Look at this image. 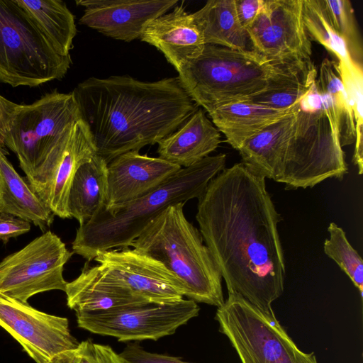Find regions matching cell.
<instances>
[{
    "label": "cell",
    "mask_w": 363,
    "mask_h": 363,
    "mask_svg": "<svg viewBox=\"0 0 363 363\" xmlns=\"http://www.w3.org/2000/svg\"><path fill=\"white\" fill-rule=\"evenodd\" d=\"M315 67L271 61L254 50L206 45L179 72L192 101L207 113L229 103L247 101L262 91L306 78Z\"/></svg>",
    "instance_id": "4"
},
{
    "label": "cell",
    "mask_w": 363,
    "mask_h": 363,
    "mask_svg": "<svg viewBox=\"0 0 363 363\" xmlns=\"http://www.w3.org/2000/svg\"><path fill=\"white\" fill-rule=\"evenodd\" d=\"M79 119L72 92L54 91L18 105L9 123L4 145L16 154L30 187L46 204L69 127Z\"/></svg>",
    "instance_id": "6"
},
{
    "label": "cell",
    "mask_w": 363,
    "mask_h": 363,
    "mask_svg": "<svg viewBox=\"0 0 363 363\" xmlns=\"http://www.w3.org/2000/svg\"><path fill=\"white\" fill-rule=\"evenodd\" d=\"M125 363H193L168 354L149 352L138 342H130L119 353Z\"/></svg>",
    "instance_id": "34"
},
{
    "label": "cell",
    "mask_w": 363,
    "mask_h": 363,
    "mask_svg": "<svg viewBox=\"0 0 363 363\" xmlns=\"http://www.w3.org/2000/svg\"><path fill=\"white\" fill-rule=\"evenodd\" d=\"M265 179L242 162L225 168L198 198L196 220L228 293L270 313L284 292L286 267L282 218Z\"/></svg>",
    "instance_id": "1"
},
{
    "label": "cell",
    "mask_w": 363,
    "mask_h": 363,
    "mask_svg": "<svg viewBox=\"0 0 363 363\" xmlns=\"http://www.w3.org/2000/svg\"><path fill=\"white\" fill-rule=\"evenodd\" d=\"M319 2L329 24L345 42L352 60L361 59V40L351 2L349 0H319Z\"/></svg>",
    "instance_id": "30"
},
{
    "label": "cell",
    "mask_w": 363,
    "mask_h": 363,
    "mask_svg": "<svg viewBox=\"0 0 363 363\" xmlns=\"http://www.w3.org/2000/svg\"><path fill=\"white\" fill-rule=\"evenodd\" d=\"M293 110H279L250 101H238L219 106L208 113L226 142L238 150L245 141Z\"/></svg>",
    "instance_id": "22"
},
{
    "label": "cell",
    "mask_w": 363,
    "mask_h": 363,
    "mask_svg": "<svg viewBox=\"0 0 363 363\" xmlns=\"http://www.w3.org/2000/svg\"><path fill=\"white\" fill-rule=\"evenodd\" d=\"M106 162L96 154L75 172L69 188L67 208L79 225L89 221L105 205L107 197Z\"/></svg>",
    "instance_id": "24"
},
{
    "label": "cell",
    "mask_w": 363,
    "mask_h": 363,
    "mask_svg": "<svg viewBox=\"0 0 363 363\" xmlns=\"http://www.w3.org/2000/svg\"><path fill=\"white\" fill-rule=\"evenodd\" d=\"M334 65L343 84L354 118L356 139L352 162L360 164L363 162L362 69L361 65L356 62L350 66L342 62Z\"/></svg>",
    "instance_id": "31"
},
{
    "label": "cell",
    "mask_w": 363,
    "mask_h": 363,
    "mask_svg": "<svg viewBox=\"0 0 363 363\" xmlns=\"http://www.w3.org/2000/svg\"><path fill=\"white\" fill-rule=\"evenodd\" d=\"M317 76L315 71L302 79L268 88L251 96L247 101L279 110H292L317 79Z\"/></svg>",
    "instance_id": "32"
},
{
    "label": "cell",
    "mask_w": 363,
    "mask_h": 363,
    "mask_svg": "<svg viewBox=\"0 0 363 363\" xmlns=\"http://www.w3.org/2000/svg\"><path fill=\"white\" fill-rule=\"evenodd\" d=\"M19 104L0 95V148L4 145V138L10 120Z\"/></svg>",
    "instance_id": "37"
},
{
    "label": "cell",
    "mask_w": 363,
    "mask_h": 363,
    "mask_svg": "<svg viewBox=\"0 0 363 363\" xmlns=\"http://www.w3.org/2000/svg\"><path fill=\"white\" fill-rule=\"evenodd\" d=\"M200 308L191 299L168 303L147 302L106 310L76 312L78 327L111 336L119 342L158 340L173 335L199 315Z\"/></svg>",
    "instance_id": "10"
},
{
    "label": "cell",
    "mask_w": 363,
    "mask_h": 363,
    "mask_svg": "<svg viewBox=\"0 0 363 363\" xmlns=\"http://www.w3.org/2000/svg\"><path fill=\"white\" fill-rule=\"evenodd\" d=\"M329 238L323 244L325 254L349 277L363 296V261L349 242L343 229L335 223L328 228Z\"/></svg>",
    "instance_id": "29"
},
{
    "label": "cell",
    "mask_w": 363,
    "mask_h": 363,
    "mask_svg": "<svg viewBox=\"0 0 363 363\" xmlns=\"http://www.w3.org/2000/svg\"><path fill=\"white\" fill-rule=\"evenodd\" d=\"M0 326L35 363H48L57 354L77 347L67 318L40 311L0 292Z\"/></svg>",
    "instance_id": "13"
},
{
    "label": "cell",
    "mask_w": 363,
    "mask_h": 363,
    "mask_svg": "<svg viewBox=\"0 0 363 363\" xmlns=\"http://www.w3.org/2000/svg\"><path fill=\"white\" fill-rule=\"evenodd\" d=\"M30 229V222L14 215L0 211V239L4 243L8 242L11 238H16L28 233Z\"/></svg>",
    "instance_id": "35"
},
{
    "label": "cell",
    "mask_w": 363,
    "mask_h": 363,
    "mask_svg": "<svg viewBox=\"0 0 363 363\" xmlns=\"http://www.w3.org/2000/svg\"><path fill=\"white\" fill-rule=\"evenodd\" d=\"M303 0H264L247 32L252 50L284 64L308 65L312 45L302 17Z\"/></svg>",
    "instance_id": "12"
},
{
    "label": "cell",
    "mask_w": 363,
    "mask_h": 363,
    "mask_svg": "<svg viewBox=\"0 0 363 363\" xmlns=\"http://www.w3.org/2000/svg\"><path fill=\"white\" fill-rule=\"evenodd\" d=\"M220 136L205 111L198 108L176 131L158 143V157L182 168L190 167L215 151Z\"/></svg>",
    "instance_id": "19"
},
{
    "label": "cell",
    "mask_w": 363,
    "mask_h": 363,
    "mask_svg": "<svg viewBox=\"0 0 363 363\" xmlns=\"http://www.w3.org/2000/svg\"><path fill=\"white\" fill-rule=\"evenodd\" d=\"M0 211L32 222L41 229L50 226L55 216L28 182L15 170L1 148Z\"/></svg>",
    "instance_id": "23"
},
{
    "label": "cell",
    "mask_w": 363,
    "mask_h": 363,
    "mask_svg": "<svg viewBox=\"0 0 363 363\" xmlns=\"http://www.w3.org/2000/svg\"><path fill=\"white\" fill-rule=\"evenodd\" d=\"M316 84L319 89L329 95L333 101L337 119L341 147L354 143L356 139L354 114L335 65L328 58H325L320 64Z\"/></svg>",
    "instance_id": "27"
},
{
    "label": "cell",
    "mask_w": 363,
    "mask_h": 363,
    "mask_svg": "<svg viewBox=\"0 0 363 363\" xmlns=\"http://www.w3.org/2000/svg\"><path fill=\"white\" fill-rule=\"evenodd\" d=\"M295 119L294 108L291 113L245 141L238 150L242 162L266 179L278 182L284 169Z\"/></svg>",
    "instance_id": "20"
},
{
    "label": "cell",
    "mask_w": 363,
    "mask_h": 363,
    "mask_svg": "<svg viewBox=\"0 0 363 363\" xmlns=\"http://www.w3.org/2000/svg\"><path fill=\"white\" fill-rule=\"evenodd\" d=\"M192 14L206 45L253 50L247 32L238 18L235 0H210Z\"/></svg>",
    "instance_id": "25"
},
{
    "label": "cell",
    "mask_w": 363,
    "mask_h": 363,
    "mask_svg": "<svg viewBox=\"0 0 363 363\" xmlns=\"http://www.w3.org/2000/svg\"><path fill=\"white\" fill-rule=\"evenodd\" d=\"M215 320L241 363H318L301 350L277 319L236 294L218 307Z\"/></svg>",
    "instance_id": "9"
},
{
    "label": "cell",
    "mask_w": 363,
    "mask_h": 363,
    "mask_svg": "<svg viewBox=\"0 0 363 363\" xmlns=\"http://www.w3.org/2000/svg\"><path fill=\"white\" fill-rule=\"evenodd\" d=\"M48 363L125 362L111 346L95 343L88 339L80 342L77 347L74 349L57 354Z\"/></svg>",
    "instance_id": "33"
},
{
    "label": "cell",
    "mask_w": 363,
    "mask_h": 363,
    "mask_svg": "<svg viewBox=\"0 0 363 363\" xmlns=\"http://www.w3.org/2000/svg\"><path fill=\"white\" fill-rule=\"evenodd\" d=\"M72 64L35 26L16 0H0V82L37 86L61 79Z\"/></svg>",
    "instance_id": "8"
},
{
    "label": "cell",
    "mask_w": 363,
    "mask_h": 363,
    "mask_svg": "<svg viewBox=\"0 0 363 363\" xmlns=\"http://www.w3.org/2000/svg\"><path fill=\"white\" fill-rule=\"evenodd\" d=\"M65 294L68 307L75 312L106 310L147 303L128 286L104 273L99 265L87 262L80 274L67 282Z\"/></svg>",
    "instance_id": "18"
},
{
    "label": "cell",
    "mask_w": 363,
    "mask_h": 363,
    "mask_svg": "<svg viewBox=\"0 0 363 363\" xmlns=\"http://www.w3.org/2000/svg\"><path fill=\"white\" fill-rule=\"evenodd\" d=\"M177 4L150 21L140 39L157 48L179 72L202 53L206 43L193 14L183 3Z\"/></svg>",
    "instance_id": "17"
},
{
    "label": "cell",
    "mask_w": 363,
    "mask_h": 363,
    "mask_svg": "<svg viewBox=\"0 0 363 363\" xmlns=\"http://www.w3.org/2000/svg\"><path fill=\"white\" fill-rule=\"evenodd\" d=\"M96 154L88 128L82 119L73 123L50 189L48 206L54 215L69 218L67 200L77 169Z\"/></svg>",
    "instance_id": "21"
},
{
    "label": "cell",
    "mask_w": 363,
    "mask_h": 363,
    "mask_svg": "<svg viewBox=\"0 0 363 363\" xmlns=\"http://www.w3.org/2000/svg\"><path fill=\"white\" fill-rule=\"evenodd\" d=\"M94 260L104 273L148 302H174L184 297L182 286L171 272L135 248L103 251Z\"/></svg>",
    "instance_id": "14"
},
{
    "label": "cell",
    "mask_w": 363,
    "mask_h": 363,
    "mask_svg": "<svg viewBox=\"0 0 363 363\" xmlns=\"http://www.w3.org/2000/svg\"><path fill=\"white\" fill-rule=\"evenodd\" d=\"M184 204L164 209L131 247L171 272L181 284L184 296L218 308L225 302L222 277L199 230L186 219Z\"/></svg>",
    "instance_id": "5"
},
{
    "label": "cell",
    "mask_w": 363,
    "mask_h": 363,
    "mask_svg": "<svg viewBox=\"0 0 363 363\" xmlns=\"http://www.w3.org/2000/svg\"><path fill=\"white\" fill-rule=\"evenodd\" d=\"M177 0H80L84 7L79 23L109 38L130 42L140 39L146 25L166 13Z\"/></svg>",
    "instance_id": "15"
},
{
    "label": "cell",
    "mask_w": 363,
    "mask_h": 363,
    "mask_svg": "<svg viewBox=\"0 0 363 363\" xmlns=\"http://www.w3.org/2000/svg\"><path fill=\"white\" fill-rule=\"evenodd\" d=\"M72 255L56 234L45 232L0 262V292L28 303L39 293L65 291L63 269Z\"/></svg>",
    "instance_id": "11"
},
{
    "label": "cell",
    "mask_w": 363,
    "mask_h": 363,
    "mask_svg": "<svg viewBox=\"0 0 363 363\" xmlns=\"http://www.w3.org/2000/svg\"><path fill=\"white\" fill-rule=\"evenodd\" d=\"M182 167L160 157L130 151L107 165V197L104 207L112 208L152 191Z\"/></svg>",
    "instance_id": "16"
},
{
    "label": "cell",
    "mask_w": 363,
    "mask_h": 363,
    "mask_svg": "<svg viewBox=\"0 0 363 363\" xmlns=\"http://www.w3.org/2000/svg\"><path fill=\"white\" fill-rule=\"evenodd\" d=\"M39 31L61 56H69L77 34L74 16L60 0H16Z\"/></svg>",
    "instance_id": "26"
},
{
    "label": "cell",
    "mask_w": 363,
    "mask_h": 363,
    "mask_svg": "<svg viewBox=\"0 0 363 363\" xmlns=\"http://www.w3.org/2000/svg\"><path fill=\"white\" fill-rule=\"evenodd\" d=\"M264 0H235L238 18L247 30L257 17Z\"/></svg>",
    "instance_id": "36"
},
{
    "label": "cell",
    "mask_w": 363,
    "mask_h": 363,
    "mask_svg": "<svg viewBox=\"0 0 363 363\" xmlns=\"http://www.w3.org/2000/svg\"><path fill=\"white\" fill-rule=\"evenodd\" d=\"M226 155L208 156L180 169L149 194L106 208L102 206L92 218L79 225L72 242V252L87 262L103 251L131 247L143 228L171 205L199 198L209 182L225 169Z\"/></svg>",
    "instance_id": "3"
},
{
    "label": "cell",
    "mask_w": 363,
    "mask_h": 363,
    "mask_svg": "<svg viewBox=\"0 0 363 363\" xmlns=\"http://www.w3.org/2000/svg\"><path fill=\"white\" fill-rule=\"evenodd\" d=\"M96 154L117 156L158 143L197 109L177 77L143 82L128 75L90 77L72 91Z\"/></svg>",
    "instance_id": "2"
},
{
    "label": "cell",
    "mask_w": 363,
    "mask_h": 363,
    "mask_svg": "<svg viewBox=\"0 0 363 363\" xmlns=\"http://www.w3.org/2000/svg\"><path fill=\"white\" fill-rule=\"evenodd\" d=\"M296 119L278 182L286 189L313 187L348 172L340 143L335 109L329 95L313 82L294 106Z\"/></svg>",
    "instance_id": "7"
},
{
    "label": "cell",
    "mask_w": 363,
    "mask_h": 363,
    "mask_svg": "<svg viewBox=\"0 0 363 363\" xmlns=\"http://www.w3.org/2000/svg\"><path fill=\"white\" fill-rule=\"evenodd\" d=\"M302 17L306 33L310 38L324 46L342 62L350 66L354 62L344 40L329 24L319 0L302 1Z\"/></svg>",
    "instance_id": "28"
}]
</instances>
